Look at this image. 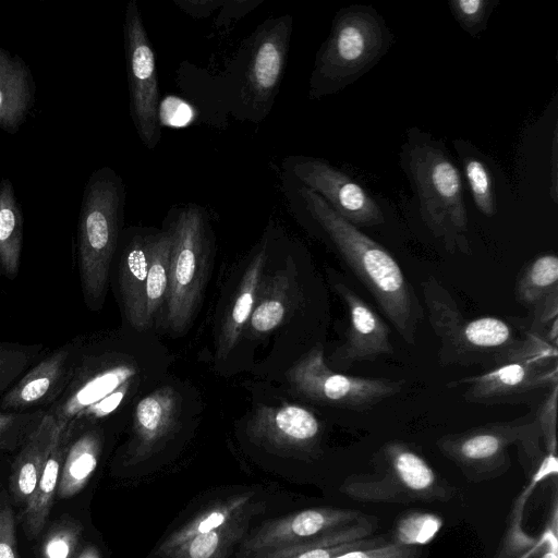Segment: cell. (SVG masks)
Here are the masks:
<instances>
[{"label":"cell","instance_id":"1","mask_svg":"<svg viewBox=\"0 0 558 558\" xmlns=\"http://www.w3.org/2000/svg\"><path fill=\"white\" fill-rule=\"evenodd\" d=\"M291 192L293 193L290 199L301 205L325 232L399 336L408 344H414L425 311L413 286L393 256L357 227L339 216L312 190L298 183Z\"/></svg>","mask_w":558,"mask_h":558},{"label":"cell","instance_id":"2","mask_svg":"<svg viewBox=\"0 0 558 558\" xmlns=\"http://www.w3.org/2000/svg\"><path fill=\"white\" fill-rule=\"evenodd\" d=\"M424 310L438 339L441 366L494 367L519 354L530 333L520 337L513 326L500 317L463 315L449 290L434 276L421 283Z\"/></svg>","mask_w":558,"mask_h":558},{"label":"cell","instance_id":"3","mask_svg":"<svg viewBox=\"0 0 558 558\" xmlns=\"http://www.w3.org/2000/svg\"><path fill=\"white\" fill-rule=\"evenodd\" d=\"M125 185L110 167L95 170L82 197L76 233V259L82 293L92 311L101 308L121 236Z\"/></svg>","mask_w":558,"mask_h":558},{"label":"cell","instance_id":"4","mask_svg":"<svg viewBox=\"0 0 558 558\" xmlns=\"http://www.w3.org/2000/svg\"><path fill=\"white\" fill-rule=\"evenodd\" d=\"M392 41V33L373 7L355 4L340 9L317 51L308 97L318 99L342 90L369 71Z\"/></svg>","mask_w":558,"mask_h":558},{"label":"cell","instance_id":"5","mask_svg":"<svg viewBox=\"0 0 558 558\" xmlns=\"http://www.w3.org/2000/svg\"><path fill=\"white\" fill-rule=\"evenodd\" d=\"M408 168L427 228L449 253L472 255L462 181L457 167L436 144L420 141L409 149Z\"/></svg>","mask_w":558,"mask_h":558},{"label":"cell","instance_id":"6","mask_svg":"<svg viewBox=\"0 0 558 558\" xmlns=\"http://www.w3.org/2000/svg\"><path fill=\"white\" fill-rule=\"evenodd\" d=\"M339 492L356 501L377 504L447 501L454 496V487L401 440L384 444L374 456V472L347 477Z\"/></svg>","mask_w":558,"mask_h":558},{"label":"cell","instance_id":"7","mask_svg":"<svg viewBox=\"0 0 558 558\" xmlns=\"http://www.w3.org/2000/svg\"><path fill=\"white\" fill-rule=\"evenodd\" d=\"M166 230L171 236L167 323L180 331L190 323L204 288L209 248L207 214L196 204L181 206L173 210Z\"/></svg>","mask_w":558,"mask_h":558},{"label":"cell","instance_id":"8","mask_svg":"<svg viewBox=\"0 0 558 558\" xmlns=\"http://www.w3.org/2000/svg\"><path fill=\"white\" fill-rule=\"evenodd\" d=\"M292 22L288 14L268 19L244 43L235 92L239 117L258 123L272 108L286 69Z\"/></svg>","mask_w":558,"mask_h":558},{"label":"cell","instance_id":"9","mask_svg":"<svg viewBox=\"0 0 558 558\" xmlns=\"http://www.w3.org/2000/svg\"><path fill=\"white\" fill-rule=\"evenodd\" d=\"M555 385H558L557 347L533 332L525 348L512 359L447 384L450 388L464 386L466 402L485 405L523 401Z\"/></svg>","mask_w":558,"mask_h":558},{"label":"cell","instance_id":"10","mask_svg":"<svg viewBox=\"0 0 558 558\" xmlns=\"http://www.w3.org/2000/svg\"><path fill=\"white\" fill-rule=\"evenodd\" d=\"M292 389L324 405L366 411L399 393L403 379L347 375L328 366L320 345L313 348L288 372Z\"/></svg>","mask_w":558,"mask_h":558},{"label":"cell","instance_id":"11","mask_svg":"<svg viewBox=\"0 0 558 558\" xmlns=\"http://www.w3.org/2000/svg\"><path fill=\"white\" fill-rule=\"evenodd\" d=\"M534 424V415L488 423L444 435L438 438L437 447L458 466L468 481H490L509 470V447L522 442L532 432Z\"/></svg>","mask_w":558,"mask_h":558},{"label":"cell","instance_id":"12","mask_svg":"<svg viewBox=\"0 0 558 558\" xmlns=\"http://www.w3.org/2000/svg\"><path fill=\"white\" fill-rule=\"evenodd\" d=\"M137 368L122 355L82 341L69 383L60 398L45 413L65 426L105 399L123 384L133 380Z\"/></svg>","mask_w":558,"mask_h":558},{"label":"cell","instance_id":"13","mask_svg":"<svg viewBox=\"0 0 558 558\" xmlns=\"http://www.w3.org/2000/svg\"><path fill=\"white\" fill-rule=\"evenodd\" d=\"M123 39L131 118L142 143L154 149L161 137L158 77L154 49L136 0L126 5Z\"/></svg>","mask_w":558,"mask_h":558},{"label":"cell","instance_id":"14","mask_svg":"<svg viewBox=\"0 0 558 558\" xmlns=\"http://www.w3.org/2000/svg\"><path fill=\"white\" fill-rule=\"evenodd\" d=\"M284 174L320 196L339 216L355 227L384 222L377 202L348 174L320 158L289 156Z\"/></svg>","mask_w":558,"mask_h":558},{"label":"cell","instance_id":"15","mask_svg":"<svg viewBox=\"0 0 558 558\" xmlns=\"http://www.w3.org/2000/svg\"><path fill=\"white\" fill-rule=\"evenodd\" d=\"M366 514L352 509L316 507L264 523L243 539L239 554L251 558L268 550L291 546L319 537L354 523Z\"/></svg>","mask_w":558,"mask_h":558},{"label":"cell","instance_id":"16","mask_svg":"<svg viewBox=\"0 0 558 558\" xmlns=\"http://www.w3.org/2000/svg\"><path fill=\"white\" fill-rule=\"evenodd\" d=\"M336 293L347 306L348 328L344 341L330 356L332 369L344 371L356 363L372 362L393 353L387 323L351 287L332 280Z\"/></svg>","mask_w":558,"mask_h":558},{"label":"cell","instance_id":"17","mask_svg":"<svg viewBox=\"0 0 558 558\" xmlns=\"http://www.w3.org/2000/svg\"><path fill=\"white\" fill-rule=\"evenodd\" d=\"M82 341L76 337L45 355L0 398V412L46 411L64 391Z\"/></svg>","mask_w":558,"mask_h":558},{"label":"cell","instance_id":"18","mask_svg":"<svg viewBox=\"0 0 558 558\" xmlns=\"http://www.w3.org/2000/svg\"><path fill=\"white\" fill-rule=\"evenodd\" d=\"M247 435L256 444L310 456L318 451L323 424L312 411L301 405H260L247 423Z\"/></svg>","mask_w":558,"mask_h":558},{"label":"cell","instance_id":"19","mask_svg":"<svg viewBox=\"0 0 558 558\" xmlns=\"http://www.w3.org/2000/svg\"><path fill=\"white\" fill-rule=\"evenodd\" d=\"M181 414V398L172 387H161L140 400L133 413L130 463L142 462L158 450L175 430Z\"/></svg>","mask_w":558,"mask_h":558},{"label":"cell","instance_id":"20","mask_svg":"<svg viewBox=\"0 0 558 558\" xmlns=\"http://www.w3.org/2000/svg\"><path fill=\"white\" fill-rule=\"evenodd\" d=\"M132 231L121 245L118 287L128 322L133 328L142 330L148 325L145 317V286L154 234Z\"/></svg>","mask_w":558,"mask_h":558},{"label":"cell","instance_id":"21","mask_svg":"<svg viewBox=\"0 0 558 558\" xmlns=\"http://www.w3.org/2000/svg\"><path fill=\"white\" fill-rule=\"evenodd\" d=\"M518 302L533 312L531 332L542 336L558 317V257L538 255L521 271L515 283Z\"/></svg>","mask_w":558,"mask_h":558},{"label":"cell","instance_id":"22","mask_svg":"<svg viewBox=\"0 0 558 558\" xmlns=\"http://www.w3.org/2000/svg\"><path fill=\"white\" fill-rule=\"evenodd\" d=\"M376 526L377 519L366 514L354 523L319 537L260 553L251 558H335L352 549L373 547L388 542L384 536L369 537Z\"/></svg>","mask_w":558,"mask_h":558},{"label":"cell","instance_id":"23","mask_svg":"<svg viewBox=\"0 0 558 558\" xmlns=\"http://www.w3.org/2000/svg\"><path fill=\"white\" fill-rule=\"evenodd\" d=\"M36 84L25 60L0 47V129L19 132L31 113Z\"/></svg>","mask_w":558,"mask_h":558},{"label":"cell","instance_id":"24","mask_svg":"<svg viewBox=\"0 0 558 558\" xmlns=\"http://www.w3.org/2000/svg\"><path fill=\"white\" fill-rule=\"evenodd\" d=\"M69 447L63 460L56 497L68 499L78 494L95 473L104 449L100 424L68 425Z\"/></svg>","mask_w":558,"mask_h":558},{"label":"cell","instance_id":"25","mask_svg":"<svg viewBox=\"0 0 558 558\" xmlns=\"http://www.w3.org/2000/svg\"><path fill=\"white\" fill-rule=\"evenodd\" d=\"M59 427L57 422L45 413L40 423L20 448L10 476V490L17 505L25 507L32 498Z\"/></svg>","mask_w":558,"mask_h":558},{"label":"cell","instance_id":"26","mask_svg":"<svg viewBox=\"0 0 558 558\" xmlns=\"http://www.w3.org/2000/svg\"><path fill=\"white\" fill-rule=\"evenodd\" d=\"M267 262V244L255 253L244 270L233 303L229 308L218 338L217 357L223 360L236 345L247 326L263 282Z\"/></svg>","mask_w":558,"mask_h":558},{"label":"cell","instance_id":"27","mask_svg":"<svg viewBox=\"0 0 558 558\" xmlns=\"http://www.w3.org/2000/svg\"><path fill=\"white\" fill-rule=\"evenodd\" d=\"M59 426L36 489L22 513L24 531L31 538L38 536L43 531L56 499L59 477L71 438V429Z\"/></svg>","mask_w":558,"mask_h":558},{"label":"cell","instance_id":"28","mask_svg":"<svg viewBox=\"0 0 558 558\" xmlns=\"http://www.w3.org/2000/svg\"><path fill=\"white\" fill-rule=\"evenodd\" d=\"M296 301L295 275L281 269L263 280L247 326L254 336L267 335L279 327Z\"/></svg>","mask_w":558,"mask_h":558},{"label":"cell","instance_id":"29","mask_svg":"<svg viewBox=\"0 0 558 558\" xmlns=\"http://www.w3.org/2000/svg\"><path fill=\"white\" fill-rule=\"evenodd\" d=\"M253 495V493L238 494L207 507L167 536L158 546L156 555L158 558H165L194 536L217 530L250 514V508L254 506Z\"/></svg>","mask_w":558,"mask_h":558},{"label":"cell","instance_id":"30","mask_svg":"<svg viewBox=\"0 0 558 558\" xmlns=\"http://www.w3.org/2000/svg\"><path fill=\"white\" fill-rule=\"evenodd\" d=\"M24 216L10 179L0 180V275L15 279L20 271Z\"/></svg>","mask_w":558,"mask_h":558},{"label":"cell","instance_id":"31","mask_svg":"<svg viewBox=\"0 0 558 558\" xmlns=\"http://www.w3.org/2000/svg\"><path fill=\"white\" fill-rule=\"evenodd\" d=\"M247 515L217 530L194 536L165 558H225L232 547L243 538Z\"/></svg>","mask_w":558,"mask_h":558},{"label":"cell","instance_id":"32","mask_svg":"<svg viewBox=\"0 0 558 558\" xmlns=\"http://www.w3.org/2000/svg\"><path fill=\"white\" fill-rule=\"evenodd\" d=\"M171 236L167 230L154 233L151 258L145 286V317L147 324L166 301L169 287Z\"/></svg>","mask_w":558,"mask_h":558},{"label":"cell","instance_id":"33","mask_svg":"<svg viewBox=\"0 0 558 558\" xmlns=\"http://www.w3.org/2000/svg\"><path fill=\"white\" fill-rule=\"evenodd\" d=\"M43 344L0 342V398L35 364Z\"/></svg>","mask_w":558,"mask_h":558},{"label":"cell","instance_id":"34","mask_svg":"<svg viewBox=\"0 0 558 558\" xmlns=\"http://www.w3.org/2000/svg\"><path fill=\"white\" fill-rule=\"evenodd\" d=\"M83 534L82 524L63 518L53 523L45 534L40 548V558H76Z\"/></svg>","mask_w":558,"mask_h":558},{"label":"cell","instance_id":"35","mask_svg":"<svg viewBox=\"0 0 558 558\" xmlns=\"http://www.w3.org/2000/svg\"><path fill=\"white\" fill-rule=\"evenodd\" d=\"M442 525V519L435 513L411 511L397 522L392 541L403 546H424L437 536Z\"/></svg>","mask_w":558,"mask_h":558},{"label":"cell","instance_id":"36","mask_svg":"<svg viewBox=\"0 0 558 558\" xmlns=\"http://www.w3.org/2000/svg\"><path fill=\"white\" fill-rule=\"evenodd\" d=\"M45 416V411L0 412V449L21 448Z\"/></svg>","mask_w":558,"mask_h":558},{"label":"cell","instance_id":"37","mask_svg":"<svg viewBox=\"0 0 558 558\" xmlns=\"http://www.w3.org/2000/svg\"><path fill=\"white\" fill-rule=\"evenodd\" d=\"M464 172L477 209L486 217L495 216L493 181L485 163L477 158H466Z\"/></svg>","mask_w":558,"mask_h":558},{"label":"cell","instance_id":"38","mask_svg":"<svg viewBox=\"0 0 558 558\" xmlns=\"http://www.w3.org/2000/svg\"><path fill=\"white\" fill-rule=\"evenodd\" d=\"M533 476L532 485L523 492L515 502L506 538L499 548L500 550L496 558H517L520 553H524L529 550V548L533 549L537 546L536 539L526 535L521 527L524 504L535 484L542 481L539 475L533 474Z\"/></svg>","mask_w":558,"mask_h":558},{"label":"cell","instance_id":"39","mask_svg":"<svg viewBox=\"0 0 558 558\" xmlns=\"http://www.w3.org/2000/svg\"><path fill=\"white\" fill-rule=\"evenodd\" d=\"M450 11L460 26L471 36H478L486 27L488 17L497 4L492 0H451Z\"/></svg>","mask_w":558,"mask_h":558},{"label":"cell","instance_id":"40","mask_svg":"<svg viewBox=\"0 0 558 558\" xmlns=\"http://www.w3.org/2000/svg\"><path fill=\"white\" fill-rule=\"evenodd\" d=\"M557 398L558 385H555L549 389V392L534 413L539 427L545 451L551 454H557Z\"/></svg>","mask_w":558,"mask_h":558},{"label":"cell","instance_id":"41","mask_svg":"<svg viewBox=\"0 0 558 558\" xmlns=\"http://www.w3.org/2000/svg\"><path fill=\"white\" fill-rule=\"evenodd\" d=\"M423 550L416 546H403L388 541L384 544L345 551L335 558H422Z\"/></svg>","mask_w":558,"mask_h":558},{"label":"cell","instance_id":"42","mask_svg":"<svg viewBox=\"0 0 558 558\" xmlns=\"http://www.w3.org/2000/svg\"><path fill=\"white\" fill-rule=\"evenodd\" d=\"M0 558H21L15 536V519L8 506L0 510Z\"/></svg>","mask_w":558,"mask_h":558},{"label":"cell","instance_id":"43","mask_svg":"<svg viewBox=\"0 0 558 558\" xmlns=\"http://www.w3.org/2000/svg\"><path fill=\"white\" fill-rule=\"evenodd\" d=\"M182 10L192 16L201 17L208 15L217 7L221 5L219 1H179L175 2Z\"/></svg>","mask_w":558,"mask_h":558},{"label":"cell","instance_id":"44","mask_svg":"<svg viewBox=\"0 0 558 558\" xmlns=\"http://www.w3.org/2000/svg\"><path fill=\"white\" fill-rule=\"evenodd\" d=\"M558 138H557V128H555L554 137H553V145H551V157H550V180H551V186H550V196L554 199L555 203H557L558 198V192H557V165H558Z\"/></svg>","mask_w":558,"mask_h":558},{"label":"cell","instance_id":"45","mask_svg":"<svg viewBox=\"0 0 558 558\" xmlns=\"http://www.w3.org/2000/svg\"><path fill=\"white\" fill-rule=\"evenodd\" d=\"M76 558H101V555L97 546L88 545L77 555Z\"/></svg>","mask_w":558,"mask_h":558},{"label":"cell","instance_id":"46","mask_svg":"<svg viewBox=\"0 0 558 558\" xmlns=\"http://www.w3.org/2000/svg\"><path fill=\"white\" fill-rule=\"evenodd\" d=\"M539 558H558L557 551L547 549L545 550Z\"/></svg>","mask_w":558,"mask_h":558}]
</instances>
